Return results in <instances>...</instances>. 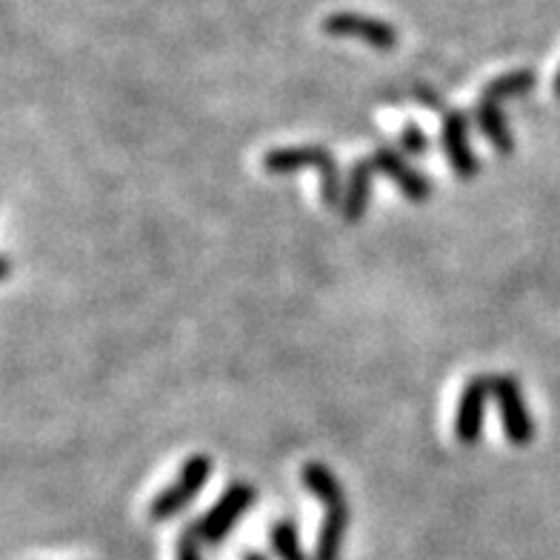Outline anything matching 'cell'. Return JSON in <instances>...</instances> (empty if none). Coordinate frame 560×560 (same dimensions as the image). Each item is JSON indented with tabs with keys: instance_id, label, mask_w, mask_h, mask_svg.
Listing matches in <instances>:
<instances>
[{
	"instance_id": "cell-3",
	"label": "cell",
	"mask_w": 560,
	"mask_h": 560,
	"mask_svg": "<svg viewBox=\"0 0 560 560\" xmlns=\"http://www.w3.org/2000/svg\"><path fill=\"white\" fill-rule=\"evenodd\" d=\"M255 503V489L249 483H232L226 492L221 494V501L209 509L207 515L200 517L192 529L198 532L200 544H221L229 532L235 529V524L244 517L246 509Z\"/></svg>"
},
{
	"instance_id": "cell-5",
	"label": "cell",
	"mask_w": 560,
	"mask_h": 560,
	"mask_svg": "<svg viewBox=\"0 0 560 560\" xmlns=\"http://www.w3.org/2000/svg\"><path fill=\"white\" fill-rule=\"evenodd\" d=\"M324 32L332 37H354L372 49H395L398 46V30L381 18L358 15V12H335L324 21Z\"/></svg>"
},
{
	"instance_id": "cell-9",
	"label": "cell",
	"mask_w": 560,
	"mask_h": 560,
	"mask_svg": "<svg viewBox=\"0 0 560 560\" xmlns=\"http://www.w3.org/2000/svg\"><path fill=\"white\" fill-rule=\"evenodd\" d=\"M375 163L372 161H358L349 170V184L347 192H343V218L347 223H358L363 221V214H366L369 207V192H372V175H375Z\"/></svg>"
},
{
	"instance_id": "cell-7",
	"label": "cell",
	"mask_w": 560,
	"mask_h": 560,
	"mask_svg": "<svg viewBox=\"0 0 560 560\" xmlns=\"http://www.w3.org/2000/svg\"><path fill=\"white\" fill-rule=\"evenodd\" d=\"M443 149L460 180H472L480 172L478 155L469 147V120L464 112H446L443 109Z\"/></svg>"
},
{
	"instance_id": "cell-15",
	"label": "cell",
	"mask_w": 560,
	"mask_h": 560,
	"mask_svg": "<svg viewBox=\"0 0 560 560\" xmlns=\"http://www.w3.org/2000/svg\"><path fill=\"white\" fill-rule=\"evenodd\" d=\"M400 147H404L409 155H427L429 140L418 124H406L404 129H400Z\"/></svg>"
},
{
	"instance_id": "cell-12",
	"label": "cell",
	"mask_w": 560,
	"mask_h": 560,
	"mask_svg": "<svg viewBox=\"0 0 560 560\" xmlns=\"http://www.w3.org/2000/svg\"><path fill=\"white\" fill-rule=\"evenodd\" d=\"M303 483H306V489H310L324 506H335V503L347 501V494L340 489L338 478H335V472L326 464L312 460V464L303 466Z\"/></svg>"
},
{
	"instance_id": "cell-8",
	"label": "cell",
	"mask_w": 560,
	"mask_h": 560,
	"mask_svg": "<svg viewBox=\"0 0 560 560\" xmlns=\"http://www.w3.org/2000/svg\"><path fill=\"white\" fill-rule=\"evenodd\" d=\"M372 163H375L377 170L384 172V175H389L392 180H395V186H398L400 195H404L406 200L423 203V200H429V195H432V184H429L427 177L420 175V172L409 170L404 158H400L395 149L377 147L375 155H372Z\"/></svg>"
},
{
	"instance_id": "cell-6",
	"label": "cell",
	"mask_w": 560,
	"mask_h": 560,
	"mask_svg": "<svg viewBox=\"0 0 560 560\" xmlns=\"http://www.w3.org/2000/svg\"><path fill=\"white\" fill-rule=\"evenodd\" d=\"M492 395V377H472L464 386L455 409V438L466 446L478 443L483 432V415H487V400Z\"/></svg>"
},
{
	"instance_id": "cell-18",
	"label": "cell",
	"mask_w": 560,
	"mask_h": 560,
	"mask_svg": "<svg viewBox=\"0 0 560 560\" xmlns=\"http://www.w3.org/2000/svg\"><path fill=\"white\" fill-rule=\"evenodd\" d=\"M555 95L560 97V72H558V78H555Z\"/></svg>"
},
{
	"instance_id": "cell-1",
	"label": "cell",
	"mask_w": 560,
	"mask_h": 560,
	"mask_svg": "<svg viewBox=\"0 0 560 560\" xmlns=\"http://www.w3.org/2000/svg\"><path fill=\"white\" fill-rule=\"evenodd\" d=\"M264 170L269 175H292L298 170H315L320 177V195H324L326 207H338L343 203V189H340V172L335 163L332 152L324 147H287L272 149L264 155Z\"/></svg>"
},
{
	"instance_id": "cell-4",
	"label": "cell",
	"mask_w": 560,
	"mask_h": 560,
	"mask_svg": "<svg viewBox=\"0 0 560 560\" xmlns=\"http://www.w3.org/2000/svg\"><path fill=\"white\" fill-rule=\"evenodd\" d=\"M492 398L498 400L503 418V432H506L512 446H529L535 438V423H532L529 406L524 400V392L512 375L492 377Z\"/></svg>"
},
{
	"instance_id": "cell-2",
	"label": "cell",
	"mask_w": 560,
	"mask_h": 560,
	"mask_svg": "<svg viewBox=\"0 0 560 560\" xmlns=\"http://www.w3.org/2000/svg\"><path fill=\"white\" fill-rule=\"evenodd\" d=\"M209 478H212V457L209 455L186 457L184 466H180V472H177V478L172 480L170 487L163 489L161 494H158L155 501L149 503V517H152L155 524H163V521L175 517L177 512H184V509L198 498L200 489L207 487Z\"/></svg>"
},
{
	"instance_id": "cell-11",
	"label": "cell",
	"mask_w": 560,
	"mask_h": 560,
	"mask_svg": "<svg viewBox=\"0 0 560 560\" xmlns=\"http://www.w3.org/2000/svg\"><path fill=\"white\" fill-rule=\"evenodd\" d=\"M475 120H478L480 132L487 135L492 149L498 155H512L515 152V138H512V129H509L506 118H503L501 106L494 104V101H478V109H475Z\"/></svg>"
},
{
	"instance_id": "cell-13",
	"label": "cell",
	"mask_w": 560,
	"mask_h": 560,
	"mask_svg": "<svg viewBox=\"0 0 560 560\" xmlns=\"http://www.w3.org/2000/svg\"><path fill=\"white\" fill-rule=\"evenodd\" d=\"M535 86V72L532 69H517V72H506L501 74V78H494V81H489L487 86H483V101H506V97L512 95H524V92H529V89Z\"/></svg>"
},
{
	"instance_id": "cell-17",
	"label": "cell",
	"mask_w": 560,
	"mask_h": 560,
	"mask_svg": "<svg viewBox=\"0 0 560 560\" xmlns=\"http://www.w3.org/2000/svg\"><path fill=\"white\" fill-rule=\"evenodd\" d=\"M244 560H266V558L260 552H246Z\"/></svg>"
},
{
	"instance_id": "cell-16",
	"label": "cell",
	"mask_w": 560,
	"mask_h": 560,
	"mask_svg": "<svg viewBox=\"0 0 560 560\" xmlns=\"http://www.w3.org/2000/svg\"><path fill=\"white\" fill-rule=\"evenodd\" d=\"M175 560H200V538L192 526H189V529L180 535V540H177Z\"/></svg>"
},
{
	"instance_id": "cell-14",
	"label": "cell",
	"mask_w": 560,
	"mask_h": 560,
	"mask_svg": "<svg viewBox=\"0 0 560 560\" xmlns=\"http://www.w3.org/2000/svg\"><path fill=\"white\" fill-rule=\"evenodd\" d=\"M269 540H272V549L280 560H310L303 555L301 538H298V529L292 521H278V524L272 526Z\"/></svg>"
},
{
	"instance_id": "cell-10",
	"label": "cell",
	"mask_w": 560,
	"mask_h": 560,
	"mask_svg": "<svg viewBox=\"0 0 560 560\" xmlns=\"http://www.w3.org/2000/svg\"><path fill=\"white\" fill-rule=\"evenodd\" d=\"M347 526H349L347 501L335 503V506H326L324 526H320V535H317L315 558L312 560H340V549H343Z\"/></svg>"
}]
</instances>
